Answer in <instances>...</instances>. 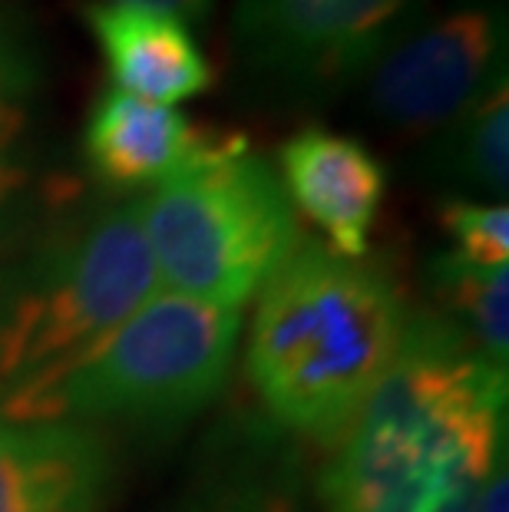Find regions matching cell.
<instances>
[{"label": "cell", "instance_id": "5bb4252c", "mask_svg": "<svg viewBox=\"0 0 509 512\" xmlns=\"http://www.w3.org/2000/svg\"><path fill=\"white\" fill-rule=\"evenodd\" d=\"M440 225L447 228L460 258L473 265H506L509 261V209L506 202H467L450 199L440 209Z\"/></svg>", "mask_w": 509, "mask_h": 512}, {"label": "cell", "instance_id": "ac0fdd59", "mask_svg": "<svg viewBox=\"0 0 509 512\" xmlns=\"http://www.w3.org/2000/svg\"><path fill=\"white\" fill-rule=\"evenodd\" d=\"M476 512H509V479H506V460L496 466L493 476L486 479L483 496L476 503Z\"/></svg>", "mask_w": 509, "mask_h": 512}, {"label": "cell", "instance_id": "7a4b0ae2", "mask_svg": "<svg viewBox=\"0 0 509 512\" xmlns=\"http://www.w3.org/2000/svg\"><path fill=\"white\" fill-rule=\"evenodd\" d=\"M407 318L384 268L301 235L258 291L245 374L281 427L338 446L391 370Z\"/></svg>", "mask_w": 509, "mask_h": 512}, {"label": "cell", "instance_id": "8992f818", "mask_svg": "<svg viewBox=\"0 0 509 512\" xmlns=\"http://www.w3.org/2000/svg\"><path fill=\"white\" fill-rule=\"evenodd\" d=\"M500 50L503 10L457 4L374 60L371 113L407 136L447 129L493 83Z\"/></svg>", "mask_w": 509, "mask_h": 512}, {"label": "cell", "instance_id": "2e32d148", "mask_svg": "<svg viewBox=\"0 0 509 512\" xmlns=\"http://www.w3.org/2000/svg\"><path fill=\"white\" fill-rule=\"evenodd\" d=\"M30 83V60L20 50L17 34L0 24V100H17Z\"/></svg>", "mask_w": 509, "mask_h": 512}, {"label": "cell", "instance_id": "30bf717a", "mask_svg": "<svg viewBox=\"0 0 509 512\" xmlns=\"http://www.w3.org/2000/svg\"><path fill=\"white\" fill-rule=\"evenodd\" d=\"M86 30L100 47L113 90L156 106H176L212 86V67L189 24L162 10L93 0L83 7Z\"/></svg>", "mask_w": 509, "mask_h": 512}, {"label": "cell", "instance_id": "6da1fadb", "mask_svg": "<svg viewBox=\"0 0 509 512\" xmlns=\"http://www.w3.org/2000/svg\"><path fill=\"white\" fill-rule=\"evenodd\" d=\"M506 460V370L450 321L410 314L397 357L334 446L328 512H476Z\"/></svg>", "mask_w": 509, "mask_h": 512}, {"label": "cell", "instance_id": "277c9868", "mask_svg": "<svg viewBox=\"0 0 509 512\" xmlns=\"http://www.w3.org/2000/svg\"><path fill=\"white\" fill-rule=\"evenodd\" d=\"M242 311L156 291L57 374L0 397V417L34 423H179L219 397Z\"/></svg>", "mask_w": 509, "mask_h": 512}, {"label": "cell", "instance_id": "9c48e42d", "mask_svg": "<svg viewBox=\"0 0 509 512\" xmlns=\"http://www.w3.org/2000/svg\"><path fill=\"white\" fill-rule=\"evenodd\" d=\"M110 483V450L90 427L0 417V512H103Z\"/></svg>", "mask_w": 509, "mask_h": 512}, {"label": "cell", "instance_id": "52a82bcc", "mask_svg": "<svg viewBox=\"0 0 509 512\" xmlns=\"http://www.w3.org/2000/svg\"><path fill=\"white\" fill-rule=\"evenodd\" d=\"M414 0H238L235 40L255 70L295 86L344 83L391 47Z\"/></svg>", "mask_w": 509, "mask_h": 512}, {"label": "cell", "instance_id": "4fadbf2b", "mask_svg": "<svg viewBox=\"0 0 509 512\" xmlns=\"http://www.w3.org/2000/svg\"><path fill=\"white\" fill-rule=\"evenodd\" d=\"M443 169L470 189L506 195L509 182V90L506 73L476 96L467 113L450 123Z\"/></svg>", "mask_w": 509, "mask_h": 512}, {"label": "cell", "instance_id": "3957f363", "mask_svg": "<svg viewBox=\"0 0 509 512\" xmlns=\"http://www.w3.org/2000/svg\"><path fill=\"white\" fill-rule=\"evenodd\" d=\"M139 209L159 288L215 308L245 311L301 238L278 169L245 136H202Z\"/></svg>", "mask_w": 509, "mask_h": 512}, {"label": "cell", "instance_id": "d6986e66", "mask_svg": "<svg viewBox=\"0 0 509 512\" xmlns=\"http://www.w3.org/2000/svg\"><path fill=\"white\" fill-rule=\"evenodd\" d=\"M252 512H291L288 506H278V503H272V506H258V509H252Z\"/></svg>", "mask_w": 509, "mask_h": 512}, {"label": "cell", "instance_id": "e0dca14e", "mask_svg": "<svg viewBox=\"0 0 509 512\" xmlns=\"http://www.w3.org/2000/svg\"><path fill=\"white\" fill-rule=\"evenodd\" d=\"M113 4H136V7L162 10V14L179 17L182 24H202L212 10V0H113Z\"/></svg>", "mask_w": 509, "mask_h": 512}, {"label": "cell", "instance_id": "8fae6325", "mask_svg": "<svg viewBox=\"0 0 509 512\" xmlns=\"http://www.w3.org/2000/svg\"><path fill=\"white\" fill-rule=\"evenodd\" d=\"M202 133L176 106L136 100L123 90H103L83 129L86 166L106 189H153L182 159Z\"/></svg>", "mask_w": 509, "mask_h": 512}, {"label": "cell", "instance_id": "5b68a950", "mask_svg": "<svg viewBox=\"0 0 509 512\" xmlns=\"http://www.w3.org/2000/svg\"><path fill=\"white\" fill-rule=\"evenodd\" d=\"M156 291L139 199L63 225L0 271V397L73 364Z\"/></svg>", "mask_w": 509, "mask_h": 512}, {"label": "cell", "instance_id": "7c38bea8", "mask_svg": "<svg viewBox=\"0 0 509 512\" xmlns=\"http://www.w3.org/2000/svg\"><path fill=\"white\" fill-rule=\"evenodd\" d=\"M440 304L453 314V328L483 361L509 364V265H473L457 252H443L430 265Z\"/></svg>", "mask_w": 509, "mask_h": 512}, {"label": "cell", "instance_id": "9a60e30c", "mask_svg": "<svg viewBox=\"0 0 509 512\" xmlns=\"http://www.w3.org/2000/svg\"><path fill=\"white\" fill-rule=\"evenodd\" d=\"M34 162H30V119L17 100H0V225L24 199Z\"/></svg>", "mask_w": 509, "mask_h": 512}, {"label": "cell", "instance_id": "ba28073f", "mask_svg": "<svg viewBox=\"0 0 509 512\" xmlns=\"http://www.w3.org/2000/svg\"><path fill=\"white\" fill-rule=\"evenodd\" d=\"M278 176L291 205L305 212L341 258H364L387 192V172L351 136L308 126L278 152Z\"/></svg>", "mask_w": 509, "mask_h": 512}]
</instances>
